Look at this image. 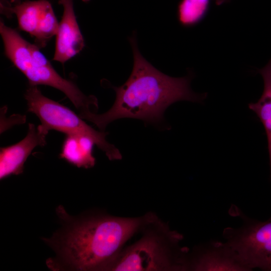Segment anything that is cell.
Wrapping results in <instances>:
<instances>
[{"label":"cell","instance_id":"obj_3","mask_svg":"<svg viewBox=\"0 0 271 271\" xmlns=\"http://www.w3.org/2000/svg\"><path fill=\"white\" fill-rule=\"evenodd\" d=\"M141 237L124 246L105 270L184 271L189 249L182 247V235L170 229L155 213L148 212Z\"/></svg>","mask_w":271,"mask_h":271},{"label":"cell","instance_id":"obj_11","mask_svg":"<svg viewBox=\"0 0 271 271\" xmlns=\"http://www.w3.org/2000/svg\"><path fill=\"white\" fill-rule=\"evenodd\" d=\"M48 1H28L14 6H1V13L10 18L14 14L19 30L28 33L34 38L44 7Z\"/></svg>","mask_w":271,"mask_h":271},{"label":"cell","instance_id":"obj_12","mask_svg":"<svg viewBox=\"0 0 271 271\" xmlns=\"http://www.w3.org/2000/svg\"><path fill=\"white\" fill-rule=\"evenodd\" d=\"M257 72L263 79V91L256 102L248 104V107L257 116L265 130L271 179V58L266 65L258 69Z\"/></svg>","mask_w":271,"mask_h":271},{"label":"cell","instance_id":"obj_14","mask_svg":"<svg viewBox=\"0 0 271 271\" xmlns=\"http://www.w3.org/2000/svg\"><path fill=\"white\" fill-rule=\"evenodd\" d=\"M59 24L52 5L47 1L34 37V44L40 49L46 46L49 41L56 36Z\"/></svg>","mask_w":271,"mask_h":271},{"label":"cell","instance_id":"obj_15","mask_svg":"<svg viewBox=\"0 0 271 271\" xmlns=\"http://www.w3.org/2000/svg\"><path fill=\"white\" fill-rule=\"evenodd\" d=\"M15 2L16 0H1V6H9Z\"/></svg>","mask_w":271,"mask_h":271},{"label":"cell","instance_id":"obj_9","mask_svg":"<svg viewBox=\"0 0 271 271\" xmlns=\"http://www.w3.org/2000/svg\"><path fill=\"white\" fill-rule=\"evenodd\" d=\"M63 12L56 35L53 60L63 64L79 54L85 43L75 16L73 0H61Z\"/></svg>","mask_w":271,"mask_h":271},{"label":"cell","instance_id":"obj_6","mask_svg":"<svg viewBox=\"0 0 271 271\" xmlns=\"http://www.w3.org/2000/svg\"><path fill=\"white\" fill-rule=\"evenodd\" d=\"M239 214L243 224L238 228H225V242L248 270L259 268L271 271V217L260 221L242 212Z\"/></svg>","mask_w":271,"mask_h":271},{"label":"cell","instance_id":"obj_1","mask_svg":"<svg viewBox=\"0 0 271 271\" xmlns=\"http://www.w3.org/2000/svg\"><path fill=\"white\" fill-rule=\"evenodd\" d=\"M57 213L63 227L50 238H43L56 253L46 262L53 270H105L148 217V213L119 217L99 212L73 217L62 206Z\"/></svg>","mask_w":271,"mask_h":271},{"label":"cell","instance_id":"obj_16","mask_svg":"<svg viewBox=\"0 0 271 271\" xmlns=\"http://www.w3.org/2000/svg\"><path fill=\"white\" fill-rule=\"evenodd\" d=\"M215 2V4L219 6L221 5L224 3L229 2L230 0H214Z\"/></svg>","mask_w":271,"mask_h":271},{"label":"cell","instance_id":"obj_17","mask_svg":"<svg viewBox=\"0 0 271 271\" xmlns=\"http://www.w3.org/2000/svg\"><path fill=\"white\" fill-rule=\"evenodd\" d=\"M20 0H16V3L17 2L18 3H19V1ZM61 0H59V2ZM83 2H88L90 0H82Z\"/></svg>","mask_w":271,"mask_h":271},{"label":"cell","instance_id":"obj_4","mask_svg":"<svg viewBox=\"0 0 271 271\" xmlns=\"http://www.w3.org/2000/svg\"><path fill=\"white\" fill-rule=\"evenodd\" d=\"M0 34L6 56L27 78L29 85L49 86L62 92L79 112H97L98 100L83 93L73 81L63 78L35 44L25 40L17 30L0 22Z\"/></svg>","mask_w":271,"mask_h":271},{"label":"cell","instance_id":"obj_5","mask_svg":"<svg viewBox=\"0 0 271 271\" xmlns=\"http://www.w3.org/2000/svg\"><path fill=\"white\" fill-rule=\"evenodd\" d=\"M24 96L28 111L38 116L40 125L48 132L55 130L65 134H85L94 140L97 147L105 153L109 160L121 159L119 151L106 141L108 132L95 130L68 107L44 96L38 86L29 85Z\"/></svg>","mask_w":271,"mask_h":271},{"label":"cell","instance_id":"obj_10","mask_svg":"<svg viewBox=\"0 0 271 271\" xmlns=\"http://www.w3.org/2000/svg\"><path fill=\"white\" fill-rule=\"evenodd\" d=\"M94 140L80 133L66 134L63 141L59 158L78 168L89 169L96 163L93 148Z\"/></svg>","mask_w":271,"mask_h":271},{"label":"cell","instance_id":"obj_2","mask_svg":"<svg viewBox=\"0 0 271 271\" xmlns=\"http://www.w3.org/2000/svg\"><path fill=\"white\" fill-rule=\"evenodd\" d=\"M133 53L131 74L122 85L112 86L115 92L114 102L105 112H88L81 117L91 122L101 131L113 121L122 118L141 119L158 123L163 119L165 110L181 100L202 102L207 93H198L191 88L193 77L191 71L182 77L168 76L154 67L141 54L133 32L129 37Z\"/></svg>","mask_w":271,"mask_h":271},{"label":"cell","instance_id":"obj_7","mask_svg":"<svg viewBox=\"0 0 271 271\" xmlns=\"http://www.w3.org/2000/svg\"><path fill=\"white\" fill-rule=\"evenodd\" d=\"M186 270L246 271L233 249L225 242L211 241L188 251Z\"/></svg>","mask_w":271,"mask_h":271},{"label":"cell","instance_id":"obj_13","mask_svg":"<svg viewBox=\"0 0 271 271\" xmlns=\"http://www.w3.org/2000/svg\"><path fill=\"white\" fill-rule=\"evenodd\" d=\"M211 0H181L179 4L177 17L184 27L196 26L205 17Z\"/></svg>","mask_w":271,"mask_h":271},{"label":"cell","instance_id":"obj_8","mask_svg":"<svg viewBox=\"0 0 271 271\" xmlns=\"http://www.w3.org/2000/svg\"><path fill=\"white\" fill-rule=\"evenodd\" d=\"M48 132L40 124L37 127L30 123L26 136L13 145L0 149V179L22 174L24 166L32 151L37 146L46 144Z\"/></svg>","mask_w":271,"mask_h":271}]
</instances>
